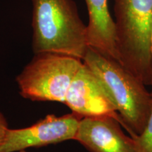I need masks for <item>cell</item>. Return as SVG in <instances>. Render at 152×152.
Instances as JSON below:
<instances>
[{"label":"cell","mask_w":152,"mask_h":152,"mask_svg":"<svg viewBox=\"0 0 152 152\" xmlns=\"http://www.w3.org/2000/svg\"><path fill=\"white\" fill-rule=\"evenodd\" d=\"M84 64L98 77L116 107L121 123L134 137L142 132L152 107V93L121 63L90 47Z\"/></svg>","instance_id":"2"},{"label":"cell","mask_w":152,"mask_h":152,"mask_svg":"<svg viewBox=\"0 0 152 152\" xmlns=\"http://www.w3.org/2000/svg\"><path fill=\"white\" fill-rule=\"evenodd\" d=\"M18 152H27V151H26V150H22V151H19Z\"/></svg>","instance_id":"12"},{"label":"cell","mask_w":152,"mask_h":152,"mask_svg":"<svg viewBox=\"0 0 152 152\" xmlns=\"http://www.w3.org/2000/svg\"><path fill=\"white\" fill-rule=\"evenodd\" d=\"M83 64V60L66 55L35 54L16 77L20 94L31 101L64 104L70 85Z\"/></svg>","instance_id":"4"},{"label":"cell","mask_w":152,"mask_h":152,"mask_svg":"<svg viewBox=\"0 0 152 152\" xmlns=\"http://www.w3.org/2000/svg\"><path fill=\"white\" fill-rule=\"evenodd\" d=\"M133 138L135 142L136 152H152V107L142 132Z\"/></svg>","instance_id":"9"},{"label":"cell","mask_w":152,"mask_h":152,"mask_svg":"<svg viewBox=\"0 0 152 152\" xmlns=\"http://www.w3.org/2000/svg\"><path fill=\"white\" fill-rule=\"evenodd\" d=\"M9 130L8 123L7 119L3 115L2 113L0 111V145L2 143L5 137L7 130Z\"/></svg>","instance_id":"10"},{"label":"cell","mask_w":152,"mask_h":152,"mask_svg":"<svg viewBox=\"0 0 152 152\" xmlns=\"http://www.w3.org/2000/svg\"><path fill=\"white\" fill-rule=\"evenodd\" d=\"M64 104L73 113L83 118L110 115L121 123L109 93L84 63L70 85Z\"/></svg>","instance_id":"6"},{"label":"cell","mask_w":152,"mask_h":152,"mask_svg":"<svg viewBox=\"0 0 152 152\" xmlns=\"http://www.w3.org/2000/svg\"><path fill=\"white\" fill-rule=\"evenodd\" d=\"M88 13V46L107 58L120 62L115 21L109 8V0H85Z\"/></svg>","instance_id":"8"},{"label":"cell","mask_w":152,"mask_h":152,"mask_svg":"<svg viewBox=\"0 0 152 152\" xmlns=\"http://www.w3.org/2000/svg\"><path fill=\"white\" fill-rule=\"evenodd\" d=\"M114 14L120 63L149 86L152 0H114Z\"/></svg>","instance_id":"3"},{"label":"cell","mask_w":152,"mask_h":152,"mask_svg":"<svg viewBox=\"0 0 152 152\" xmlns=\"http://www.w3.org/2000/svg\"><path fill=\"white\" fill-rule=\"evenodd\" d=\"M121 125L110 115L84 117L75 140L90 152H136L134 138L126 135Z\"/></svg>","instance_id":"7"},{"label":"cell","mask_w":152,"mask_h":152,"mask_svg":"<svg viewBox=\"0 0 152 152\" xmlns=\"http://www.w3.org/2000/svg\"><path fill=\"white\" fill-rule=\"evenodd\" d=\"M151 60H152V33H151ZM151 86H152V78H151Z\"/></svg>","instance_id":"11"},{"label":"cell","mask_w":152,"mask_h":152,"mask_svg":"<svg viewBox=\"0 0 152 152\" xmlns=\"http://www.w3.org/2000/svg\"><path fill=\"white\" fill-rule=\"evenodd\" d=\"M32 48L83 60L89 48L87 26L73 0H31Z\"/></svg>","instance_id":"1"},{"label":"cell","mask_w":152,"mask_h":152,"mask_svg":"<svg viewBox=\"0 0 152 152\" xmlns=\"http://www.w3.org/2000/svg\"><path fill=\"white\" fill-rule=\"evenodd\" d=\"M82 118L73 112L62 116L48 115L27 128H9L0 145V152H18L32 147L75 140Z\"/></svg>","instance_id":"5"}]
</instances>
